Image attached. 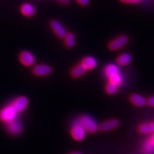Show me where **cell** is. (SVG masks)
Masks as SVG:
<instances>
[{"label":"cell","instance_id":"obj_1","mask_svg":"<svg viewBox=\"0 0 154 154\" xmlns=\"http://www.w3.org/2000/svg\"><path fill=\"white\" fill-rule=\"evenodd\" d=\"M78 123L82 127L85 131L90 133H94L98 131V125L95 120L89 116H82L79 119Z\"/></svg>","mask_w":154,"mask_h":154},{"label":"cell","instance_id":"obj_2","mask_svg":"<svg viewBox=\"0 0 154 154\" xmlns=\"http://www.w3.org/2000/svg\"><path fill=\"white\" fill-rule=\"evenodd\" d=\"M18 112L12 104L8 105L0 110V119L5 123H9L16 119Z\"/></svg>","mask_w":154,"mask_h":154},{"label":"cell","instance_id":"obj_3","mask_svg":"<svg viewBox=\"0 0 154 154\" xmlns=\"http://www.w3.org/2000/svg\"><path fill=\"white\" fill-rule=\"evenodd\" d=\"M128 41V37L125 35H122L116 38L115 39L112 40L109 43V49L112 51L118 50L120 49V48H122L123 46H124L125 45H127Z\"/></svg>","mask_w":154,"mask_h":154},{"label":"cell","instance_id":"obj_4","mask_svg":"<svg viewBox=\"0 0 154 154\" xmlns=\"http://www.w3.org/2000/svg\"><path fill=\"white\" fill-rule=\"evenodd\" d=\"M85 131L78 123L75 124L72 127L71 134L72 137L76 141H82L85 137Z\"/></svg>","mask_w":154,"mask_h":154},{"label":"cell","instance_id":"obj_5","mask_svg":"<svg viewBox=\"0 0 154 154\" xmlns=\"http://www.w3.org/2000/svg\"><path fill=\"white\" fill-rule=\"evenodd\" d=\"M19 60L24 66L27 67L33 66L35 61L34 56L28 51H23L19 55Z\"/></svg>","mask_w":154,"mask_h":154},{"label":"cell","instance_id":"obj_6","mask_svg":"<svg viewBox=\"0 0 154 154\" xmlns=\"http://www.w3.org/2000/svg\"><path fill=\"white\" fill-rule=\"evenodd\" d=\"M51 68L46 64H38L33 68V73L37 76H45L51 73Z\"/></svg>","mask_w":154,"mask_h":154},{"label":"cell","instance_id":"obj_7","mask_svg":"<svg viewBox=\"0 0 154 154\" xmlns=\"http://www.w3.org/2000/svg\"><path fill=\"white\" fill-rule=\"evenodd\" d=\"M28 104V100L25 96H19L14 100L12 105L18 112H23Z\"/></svg>","mask_w":154,"mask_h":154},{"label":"cell","instance_id":"obj_8","mask_svg":"<svg viewBox=\"0 0 154 154\" xmlns=\"http://www.w3.org/2000/svg\"><path fill=\"white\" fill-rule=\"evenodd\" d=\"M119 125V121L116 119H109L103 122L100 125L99 128L102 131L107 132L117 128Z\"/></svg>","mask_w":154,"mask_h":154},{"label":"cell","instance_id":"obj_9","mask_svg":"<svg viewBox=\"0 0 154 154\" xmlns=\"http://www.w3.org/2000/svg\"><path fill=\"white\" fill-rule=\"evenodd\" d=\"M51 26L54 31L55 34L59 37H64L66 35V31L61 24L57 21H52L51 23Z\"/></svg>","mask_w":154,"mask_h":154},{"label":"cell","instance_id":"obj_10","mask_svg":"<svg viewBox=\"0 0 154 154\" xmlns=\"http://www.w3.org/2000/svg\"><path fill=\"white\" fill-rule=\"evenodd\" d=\"M7 129L10 134L16 136V135L21 133V125L19 122L14 120V121L7 123Z\"/></svg>","mask_w":154,"mask_h":154},{"label":"cell","instance_id":"obj_11","mask_svg":"<svg viewBox=\"0 0 154 154\" xmlns=\"http://www.w3.org/2000/svg\"><path fill=\"white\" fill-rule=\"evenodd\" d=\"M131 102L136 107H143L146 104V100L138 94H133L130 96Z\"/></svg>","mask_w":154,"mask_h":154},{"label":"cell","instance_id":"obj_12","mask_svg":"<svg viewBox=\"0 0 154 154\" xmlns=\"http://www.w3.org/2000/svg\"><path fill=\"white\" fill-rule=\"evenodd\" d=\"M88 69L86 67L82 64H79L72 69L71 71V75L74 78H79V77L84 75Z\"/></svg>","mask_w":154,"mask_h":154},{"label":"cell","instance_id":"obj_13","mask_svg":"<svg viewBox=\"0 0 154 154\" xmlns=\"http://www.w3.org/2000/svg\"><path fill=\"white\" fill-rule=\"evenodd\" d=\"M119 70L117 65L114 64H109L105 67L104 74L109 79L110 76L119 73Z\"/></svg>","mask_w":154,"mask_h":154},{"label":"cell","instance_id":"obj_14","mask_svg":"<svg viewBox=\"0 0 154 154\" xmlns=\"http://www.w3.org/2000/svg\"><path fill=\"white\" fill-rule=\"evenodd\" d=\"M86 68L87 69H92L97 66V60L95 58L93 57H86L82 60L81 62Z\"/></svg>","mask_w":154,"mask_h":154},{"label":"cell","instance_id":"obj_15","mask_svg":"<svg viewBox=\"0 0 154 154\" xmlns=\"http://www.w3.org/2000/svg\"><path fill=\"white\" fill-rule=\"evenodd\" d=\"M132 60V56L128 54H122L118 57L116 63L119 66H125L128 64Z\"/></svg>","mask_w":154,"mask_h":154},{"label":"cell","instance_id":"obj_16","mask_svg":"<svg viewBox=\"0 0 154 154\" xmlns=\"http://www.w3.org/2000/svg\"><path fill=\"white\" fill-rule=\"evenodd\" d=\"M21 11L24 16L31 17L35 14V8L30 3H25L22 5Z\"/></svg>","mask_w":154,"mask_h":154},{"label":"cell","instance_id":"obj_17","mask_svg":"<svg viewBox=\"0 0 154 154\" xmlns=\"http://www.w3.org/2000/svg\"><path fill=\"white\" fill-rule=\"evenodd\" d=\"M65 37V44L68 48H73L75 45V37L72 33H67Z\"/></svg>","mask_w":154,"mask_h":154},{"label":"cell","instance_id":"obj_18","mask_svg":"<svg viewBox=\"0 0 154 154\" xmlns=\"http://www.w3.org/2000/svg\"><path fill=\"white\" fill-rule=\"evenodd\" d=\"M118 89V85H116L112 82H110L107 85H106V87H105L106 93L110 95L115 94L117 92Z\"/></svg>","mask_w":154,"mask_h":154},{"label":"cell","instance_id":"obj_19","mask_svg":"<svg viewBox=\"0 0 154 154\" xmlns=\"http://www.w3.org/2000/svg\"><path fill=\"white\" fill-rule=\"evenodd\" d=\"M110 82H112L116 85H119L122 82V77L119 75V73L116 74L109 78Z\"/></svg>","mask_w":154,"mask_h":154},{"label":"cell","instance_id":"obj_20","mask_svg":"<svg viewBox=\"0 0 154 154\" xmlns=\"http://www.w3.org/2000/svg\"><path fill=\"white\" fill-rule=\"evenodd\" d=\"M138 131L143 134H148L151 132L149 125L146 123H142L139 125L138 127Z\"/></svg>","mask_w":154,"mask_h":154},{"label":"cell","instance_id":"obj_21","mask_svg":"<svg viewBox=\"0 0 154 154\" xmlns=\"http://www.w3.org/2000/svg\"><path fill=\"white\" fill-rule=\"evenodd\" d=\"M144 150L147 153L152 152L154 150V146L151 143L150 139L146 141V143H144Z\"/></svg>","mask_w":154,"mask_h":154},{"label":"cell","instance_id":"obj_22","mask_svg":"<svg viewBox=\"0 0 154 154\" xmlns=\"http://www.w3.org/2000/svg\"><path fill=\"white\" fill-rule=\"evenodd\" d=\"M146 104L150 107H154V96H151L148 100H146Z\"/></svg>","mask_w":154,"mask_h":154},{"label":"cell","instance_id":"obj_23","mask_svg":"<svg viewBox=\"0 0 154 154\" xmlns=\"http://www.w3.org/2000/svg\"><path fill=\"white\" fill-rule=\"evenodd\" d=\"M76 1L78 2L81 5H88L89 3V0H76Z\"/></svg>","mask_w":154,"mask_h":154},{"label":"cell","instance_id":"obj_24","mask_svg":"<svg viewBox=\"0 0 154 154\" xmlns=\"http://www.w3.org/2000/svg\"><path fill=\"white\" fill-rule=\"evenodd\" d=\"M120 1L122 2L127 3H136L140 2V0H120Z\"/></svg>","mask_w":154,"mask_h":154},{"label":"cell","instance_id":"obj_25","mask_svg":"<svg viewBox=\"0 0 154 154\" xmlns=\"http://www.w3.org/2000/svg\"><path fill=\"white\" fill-rule=\"evenodd\" d=\"M148 125L149 127H150L151 132L154 133V122H151L150 123H148Z\"/></svg>","mask_w":154,"mask_h":154},{"label":"cell","instance_id":"obj_26","mask_svg":"<svg viewBox=\"0 0 154 154\" xmlns=\"http://www.w3.org/2000/svg\"><path fill=\"white\" fill-rule=\"evenodd\" d=\"M57 1H59V2H60L62 3L66 4V3H68L70 2V0H57Z\"/></svg>","mask_w":154,"mask_h":154},{"label":"cell","instance_id":"obj_27","mask_svg":"<svg viewBox=\"0 0 154 154\" xmlns=\"http://www.w3.org/2000/svg\"><path fill=\"white\" fill-rule=\"evenodd\" d=\"M150 141L151 143L154 146V133L153 134L152 136L151 137V138H150Z\"/></svg>","mask_w":154,"mask_h":154},{"label":"cell","instance_id":"obj_28","mask_svg":"<svg viewBox=\"0 0 154 154\" xmlns=\"http://www.w3.org/2000/svg\"><path fill=\"white\" fill-rule=\"evenodd\" d=\"M69 154H82L80 152H71V153H69Z\"/></svg>","mask_w":154,"mask_h":154}]
</instances>
